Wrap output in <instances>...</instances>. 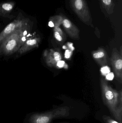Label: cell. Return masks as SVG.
Segmentation results:
<instances>
[{
    "label": "cell",
    "mask_w": 122,
    "mask_h": 123,
    "mask_svg": "<svg viewBox=\"0 0 122 123\" xmlns=\"http://www.w3.org/2000/svg\"><path fill=\"white\" fill-rule=\"evenodd\" d=\"M102 100L115 120L122 123V91L118 92L110 86L104 78L100 79Z\"/></svg>",
    "instance_id": "obj_1"
},
{
    "label": "cell",
    "mask_w": 122,
    "mask_h": 123,
    "mask_svg": "<svg viewBox=\"0 0 122 123\" xmlns=\"http://www.w3.org/2000/svg\"><path fill=\"white\" fill-rule=\"evenodd\" d=\"M27 22L23 26L9 35L0 45V55H11L18 50L21 47V33Z\"/></svg>",
    "instance_id": "obj_2"
},
{
    "label": "cell",
    "mask_w": 122,
    "mask_h": 123,
    "mask_svg": "<svg viewBox=\"0 0 122 123\" xmlns=\"http://www.w3.org/2000/svg\"><path fill=\"white\" fill-rule=\"evenodd\" d=\"M69 107H61L47 112L36 113L31 116L30 123H50L52 120L68 117L69 114Z\"/></svg>",
    "instance_id": "obj_3"
},
{
    "label": "cell",
    "mask_w": 122,
    "mask_h": 123,
    "mask_svg": "<svg viewBox=\"0 0 122 123\" xmlns=\"http://www.w3.org/2000/svg\"><path fill=\"white\" fill-rule=\"evenodd\" d=\"M72 10L80 20L87 25L92 21L91 13L85 0H69Z\"/></svg>",
    "instance_id": "obj_4"
},
{
    "label": "cell",
    "mask_w": 122,
    "mask_h": 123,
    "mask_svg": "<svg viewBox=\"0 0 122 123\" xmlns=\"http://www.w3.org/2000/svg\"><path fill=\"white\" fill-rule=\"evenodd\" d=\"M111 62L117 79L120 82L122 81V58L117 48L113 49L111 58Z\"/></svg>",
    "instance_id": "obj_5"
},
{
    "label": "cell",
    "mask_w": 122,
    "mask_h": 123,
    "mask_svg": "<svg viewBox=\"0 0 122 123\" xmlns=\"http://www.w3.org/2000/svg\"><path fill=\"white\" fill-rule=\"evenodd\" d=\"M27 23L23 20H16L8 25L0 34V44L9 35L23 26Z\"/></svg>",
    "instance_id": "obj_6"
},
{
    "label": "cell",
    "mask_w": 122,
    "mask_h": 123,
    "mask_svg": "<svg viewBox=\"0 0 122 123\" xmlns=\"http://www.w3.org/2000/svg\"><path fill=\"white\" fill-rule=\"evenodd\" d=\"M61 14L63 17L62 24L67 34L72 39H79L80 31L77 27L64 14Z\"/></svg>",
    "instance_id": "obj_7"
},
{
    "label": "cell",
    "mask_w": 122,
    "mask_h": 123,
    "mask_svg": "<svg viewBox=\"0 0 122 123\" xmlns=\"http://www.w3.org/2000/svg\"><path fill=\"white\" fill-rule=\"evenodd\" d=\"M92 57L95 61L101 66H106L107 64V55L105 50L100 48L92 53Z\"/></svg>",
    "instance_id": "obj_8"
},
{
    "label": "cell",
    "mask_w": 122,
    "mask_h": 123,
    "mask_svg": "<svg viewBox=\"0 0 122 123\" xmlns=\"http://www.w3.org/2000/svg\"><path fill=\"white\" fill-rule=\"evenodd\" d=\"M40 41V39L37 37L28 39L18 50V53L21 55L36 47Z\"/></svg>",
    "instance_id": "obj_9"
},
{
    "label": "cell",
    "mask_w": 122,
    "mask_h": 123,
    "mask_svg": "<svg viewBox=\"0 0 122 123\" xmlns=\"http://www.w3.org/2000/svg\"><path fill=\"white\" fill-rule=\"evenodd\" d=\"M61 59V55L58 50H51L47 55L46 61L49 66L53 67L57 65V62Z\"/></svg>",
    "instance_id": "obj_10"
},
{
    "label": "cell",
    "mask_w": 122,
    "mask_h": 123,
    "mask_svg": "<svg viewBox=\"0 0 122 123\" xmlns=\"http://www.w3.org/2000/svg\"><path fill=\"white\" fill-rule=\"evenodd\" d=\"M15 3L13 2H7L0 4V16H6L13 9Z\"/></svg>",
    "instance_id": "obj_11"
},
{
    "label": "cell",
    "mask_w": 122,
    "mask_h": 123,
    "mask_svg": "<svg viewBox=\"0 0 122 123\" xmlns=\"http://www.w3.org/2000/svg\"><path fill=\"white\" fill-rule=\"evenodd\" d=\"M100 1L102 7L108 14L113 13L115 6L114 0H100Z\"/></svg>",
    "instance_id": "obj_12"
},
{
    "label": "cell",
    "mask_w": 122,
    "mask_h": 123,
    "mask_svg": "<svg viewBox=\"0 0 122 123\" xmlns=\"http://www.w3.org/2000/svg\"><path fill=\"white\" fill-rule=\"evenodd\" d=\"M63 17L62 14L57 15L50 18L48 25L51 27H59L62 24Z\"/></svg>",
    "instance_id": "obj_13"
},
{
    "label": "cell",
    "mask_w": 122,
    "mask_h": 123,
    "mask_svg": "<svg viewBox=\"0 0 122 123\" xmlns=\"http://www.w3.org/2000/svg\"><path fill=\"white\" fill-rule=\"evenodd\" d=\"M54 37L59 42L63 41L62 36L63 35V32L59 27H54Z\"/></svg>",
    "instance_id": "obj_14"
},
{
    "label": "cell",
    "mask_w": 122,
    "mask_h": 123,
    "mask_svg": "<svg viewBox=\"0 0 122 123\" xmlns=\"http://www.w3.org/2000/svg\"><path fill=\"white\" fill-rule=\"evenodd\" d=\"M102 118L103 120L106 123H120L107 116H104L102 117Z\"/></svg>",
    "instance_id": "obj_15"
},
{
    "label": "cell",
    "mask_w": 122,
    "mask_h": 123,
    "mask_svg": "<svg viewBox=\"0 0 122 123\" xmlns=\"http://www.w3.org/2000/svg\"><path fill=\"white\" fill-rule=\"evenodd\" d=\"M110 69L109 67H107L106 66L103 67V68H102L101 72L102 74L104 75H107L109 74L110 72Z\"/></svg>",
    "instance_id": "obj_16"
},
{
    "label": "cell",
    "mask_w": 122,
    "mask_h": 123,
    "mask_svg": "<svg viewBox=\"0 0 122 123\" xmlns=\"http://www.w3.org/2000/svg\"><path fill=\"white\" fill-rule=\"evenodd\" d=\"M114 75L112 73H110V74H108L106 76V78L107 79L109 80H111L113 79L114 77Z\"/></svg>",
    "instance_id": "obj_17"
},
{
    "label": "cell",
    "mask_w": 122,
    "mask_h": 123,
    "mask_svg": "<svg viewBox=\"0 0 122 123\" xmlns=\"http://www.w3.org/2000/svg\"><path fill=\"white\" fill-rule=\"evenodd\" d=\"M64 62L60 61H58L57 62V66L58 67H62L64 66Z\"/></svg>",
    "instance_id": "obj_18"
}]
</instances>
